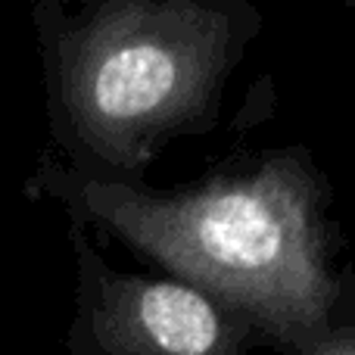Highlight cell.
Wrapping results in <instances>:
<instances>
[{"label":"cell","mask_w":355,"mask_h":355,"mask_svg":"<svg viewBox=\"0 0 355 355\" xmlns=\"http://www.w3.org/2000/svg\"><path fill=\"white\" fill-rule=\"evenodd\" d=\"M72 225L97 227L190 284L246 327L293 349L331 334L340 296L331 268L321 187L300 153L271 156L243 175L178 190L78 175L44 150L25 184Z\"/></svg>","instance_id":"6da1fadb"},{"label":"cell","mask_w":355,"mask_h":355,"mask_svg":"<svg viewBox=\"0 0 355 355\" xmlns=\"http://www.w3.org/2000/svg\"><path fill=\"white\" fill-rule=\"evenodd\" d=\"M243 16L202 0H37L50 150L78 175L137 181L172 137L212 128Z\"/></svg>","instance_id":"7a4b0ae2"},{"label":"cell","mask_w":355,"mask_h":355,"mask_svg":"<svg viewBox=\"0 0 355 355\" xmlns=\"http://www.w3.org/2000/svg\"><path fill=\"white\" fill-rule=\"evenodd\" d=\"M75 312L66 355H243L250 327L175 277L119 271L72 225Z\"/></svg>","instance_id":"3957f363"},{"label":"cell","mask_w":355,"mask_h":355,"mask_svg":"<svg viewBox=\"0 0 355 355\" xmlns=\"http://www.w3.org/2000/svg\"><path fill=\"white\" fill-rule=\"evenodd\" d=\"M293 355H355V334L352 331H331L312 343L300 346Z\"/></svg>","instance_id":"277c9868"}]
</instances>
